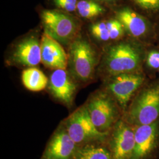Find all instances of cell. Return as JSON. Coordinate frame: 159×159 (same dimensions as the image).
Masks as SVG:
<instances>
[{"label":"cell","mask_w":159,"mask_h":159,"mask_svg":"<svg viewBox=\"0 0 159 159\" xmlns=\"http://www.w3.org/2000/svg\"><path fill=\"white\" fill-rule=\"evenodd\" d=\"M85 104L97 130L107 136L123 117L119 104L104 89L93 93Z\"/></svg>","instance_id":"1"},{"label":"cell","mask_w":159,"mask_h":159,"mask_svg":"<svg viewBox=\"0 0 159 159\" xmlns=\"http://www.w3.org/2000/svg\"><path fill=\"white\" fill-rule=\"evenodd\" d=\"M122 119L133 126L147 125L159 119V84L148 86L136 94Z\"/></svg>","instance_id":"2"},{"label":"cell","mask_w":159,"mask_h":159,"mask_svg":"<svg viewBox=\"0 0 159 159\" xmlns=\"http://www.w3.org/2000/svg\"><path fill=\"white\" fill-rule=\"evenodd\" d=\"M68 64L71 75L76 81L91 80L97 64L96 52L89 41L77 37L70 44Z\"/></svg>","instance_id":"3"},{"label":"cell","mask_w":159,"mask_h":159,"mask_svg":"<svg viewBox=\"0 0 159 159\" xmlns=\"http://www.w3.org/2000/svg\"><path fill=\"white\" fill-rule=\"evenodd\" d=\"M68 134L79 147L95 143H106L108 136L97 130L85 104L62 121Z\"/></svg>","instance_id":"4"},{"label":"cell","mask_w":159,"mask_h":159,"mask_svg":"<svg viewBox=\"0 0 159 159\" xmlns=\"http://www.w3.org/2000/svg\"><path fill=\"white\" fill-rule=\"evenodd\" d=\"M41 18L45 33L60 43L70 44L77 37L78 21L67 13L56 10H44Z\"/></svg>","instance_id":"5"},{"label":"cell","mask_w":159,"mask_h":159,"mask_svg":"<svg viewBox=\"0 0 159 159\" xmlns=\"http://www.w3.org/2000/svg\"><path fill=\"white\" fill-rule=\"evenodd\" d=\"M141 60L139 50L130 43H120L112 46L104 59V67L108 74L133 73L140 65Z\"/></svg>","instance_id":"6"},{"label":"cell","mask_w":159,"mask_h":159,"mask_svg":"<svg viewBox=\"0 0 159 159\" xmlns=\"http://www.w3.org/2000/svg\"><path fill=\"white\" fill-rule=\"evenodd\" d=\"M143 82L144 77L141 74L133 73L117 74L111 76L104 89L113 97L124 114Z\"/></svg>","instance_id":"7"},{"label":"cell","mask_w":159,"mask_h":159,"mask_svg":"<svg viewBox=\"0 0 159 159\" xmlns=\"http://www.w3.org/2000/svg\"><path fill=\"white\" fill-rule=\"evenodd\" d=\"M106 144L113 159H132L135 147V126L121 118L109 133Z\"/></svg>","instance_id":"8"},{"label":"cell","mask_w":159,"mask_h":159,"mask_svg":"<svg viewBox=\"0 0 159 159\" xmlns=\"http://www.w3.org/2000/svg\"><path fill=\"white\" fill-rule=\"evenodd\" d=\"M132 159H159V119L135 127V147Z\"/></svg>","instance_id":"9"},{"label":"cell","mask_w":159,"mask_h":159,"mask_svg":"<svg viewBox=\"0 0 159 159\" xmlns=\"http://www.w3.org/2000/svg\"><path fill=\"white\" fill-rule=\"evenodd\" d=\"M79 148L61 121L48 140L40 159H73Z\"/></svg>","instance_id":"10"},{"label":"cell","mask_w":159,"mask_h":159,"mask_svg":"<svg viewBox=\"0 0 159 159\" xmlns=\"http://www.w3.org/2000/svg\"><path fill=\"white\" fill-rule=\"evenodd\" d=\"M47 87L51 96L58 102L68 108L73 106L77 84L66 69H56L50 75Z\"/></svg>","instance_id":"11"},{"label":"cell","mask_w":159,"mask_h":159,"mask_svg":"<svg viewBox=\"0 0 159 159\" xmlns=\"http://www.w3.org/2000/svg\"><path fill=\"white\" fill-rule=\"evenodd\" d=\"M40 43L41 62L44 66L55 69H66L68 56L58 41L44 33Z\"/></svg>","instance_id":"12"},{"label":"cell","mask_w":159,"mask_h":159,"mask_svg":"<svg viewBox=\"0 0 159 159\" xmlns=\"http://www.w3.org/2000/svg\"><path fill=\"white\" fill-rule=\"evenodd\" d=\"M15 63L29 67H34L41 61V43L34 36H30L19 43L12 53Z\"/></svg>","instance_id":"13"},{"label":"cell","mask_w":159,"mask_h":159,"mask_svg":"<svg viewBox=\"0 0 159 159\" xmlns=\"http://www.w3.org/2000/svg\"><path fill=\"white\" fill-rule=\"evenodd\" d=\"M117 20L126 30L134 37H140L147 30V24L143 17L129 8H123L117 12Z\"/></svg>","instance_id":"14"},{"label":"cell","mask_w":159,"mask_h":159,"mask_svg":"<svg viewBox=\"0 0 159 159\" xmlns=\"http://www.w3.org/2000/svg\"><path fill=\"white\" fill-rule=\"evenodd\" d=\"M21 79L24 87L27 90L33 92L44 90L47 87L49 81L42 71L35 67L24 70Z\"/></svg>","instance_id":"15"},{"label":"cell","mask_w":159,"mask_h":159,"mask_svg":"<svg viewBox=\"0 0 159 159\" xmlns=\"http://www.w3.org/2000/svg\"><path fill=\"white\" fill-rule=\"evenodd\" d=\"M73 159H113L106 143H95L79 147Z\"/></svg>","instance_id":"16"},{"label":"cell","mask_w":159,"mask_h":159,"mask_svg":"<svg viewBox=\"0 0 159 159\" xmlns=\"http://www.w3.org/2000/svg\"><path fill=\"white\" fill-rule=\"evenodd\" d=\"M80 16L87 19H91L102 14L104 10L102 6L93 0H80L77 5Z\"/></svg>","instance_id":"17"},{"label":"cell","mask_w":159,"mask_h":159,"mask_svg":"<svg viewBox=\"0 0 159 159\" xmlns=\"http://www.w3.org/2000/svg\"><path fill=\"white\" fill-rule=\"evenodd\" d=\"M90 31L92 35L98 40L104 41L110 40L106 22H99L92 24L90 27Z\"/></svg>","instance_id":"18"},{"label":"cell","mask_w":159,"mask_h":159,"mask_svg":"<svg viewBox=\"0 0 159 159\" xmlns=\"http://www.w3.org/2000/svg\"><path fill=\"white\" fill-rule=\"evenodd\" d=\"M106 25L109 31L110 40H117L123 33V26L119 20L107 21H106Z\"/></svg>","instance_id":"19"},{"label":"cell","mask_w":159,"mask_h":159,"mask_svg":"<svg viewBox=\"0 0 159 159\" xmlns=\"http://www.w3.org/2000/svg\"><path fill=\"white\" fill-rule=\"evenodd\" d=\"M55 5L60 9L67 12L74 11L77 10V0H54Z\"/></svg>","instance_id":"20"},{"label":"cell","mask_w":159,"mask_h":159,"mask_svg":"<svg viewBox=\"0 0 159 159\" xmlns=\"http://www.w3.org/2000/svg\"><path fill=\"white\" fill-rule=\"evenodd\" d=\"M137 4L145 9L153 10L159 8V0H133Z\"/></svg>","instance_id":"21"},{"label":"cell","mask_w":159,"mask_h":159,"mask_svg":"<svg viewBox=\"0 0 159 159\" xmlns=\"http://www.w3.org/2000/svg\"><path fill=\"white\" fill-rule=\"evenodd\" d=\"M147 61L150 67L154 69L159 68V52L156 51L150 52L148 55Z\"/></svg>","instance_id":"22"},{"label":"cell","mask_w":159,"mask_h":159,"mask_svg":"<svg viewBox=\"0 0 159 159\" xmlns=\"http://www.w3.org/2000/svg\"><path fill=\"white\" fill-rule=\"evenodd\" d=\"M99 1H112V0H99Z\"/></svg>","instance_id":"23"},{"label":"cell","mask_w":159,"mask_h":159,"mask_svg":"<svg viewBox=\"0 0 159 159\" xmlns=\"http://www.w3.org/2000/svg\"></svg>","instance_id":"24"}]
</instances>
